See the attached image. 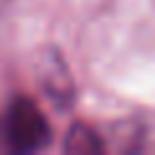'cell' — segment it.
Masks as SVG:
<instances>
[{"label": "cell", "mask_w": 155, "mask_h": 155, "mask_svg": "<svg viewBox=\"0 0 155 155\" xmlns=\"http://www.w3.org/2000/svg\"><path fill=\"white\" fill-rule=\"evenodd\" d=\"M0 140H3V150H11V153H39L49 147L52 127L31 98L16 96L0 119Z\"/></svg>", "instance_id": "1"}, {"label": "cell", "mask_w": 155, "mask_h": 155, "mask_svg": "<svg viewBox=\"0 0 155 155\" xmlns=\"http://www.w3.org/2000/svg\"><path fill=\"white\" fill-rule=\"evenodd\" d=\"M65 150L67 153H101L104 142L93 129L83 127V124H72L65 137Z\"/></svg>", "instance_id": "2"}, {"label": "cell", "mask_w": 155, "mask_h": 155, "mask_svg": "<svg viewBox=\"0 0 155 155\" xmlns=\"http://www.w3.org/2000/svg\"><path fill=\"white\" fill-rule=\"evenodd\" d=\"M0 150H3V140H0Z\"/></svg>", "instance_id": "3"}]
</instances>
